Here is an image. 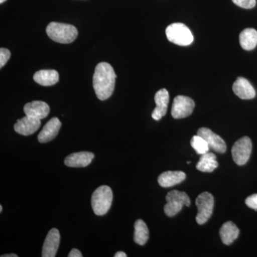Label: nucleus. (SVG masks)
Instances as JSON below:
<instances>
[{"mask_svg": "<svg viewBox=\"0 0 257 257\" xmlns=\"http://www.w3.org/2000/svg\"><path fill=\"white\" fill-rule=\"evenodd\" d=\"M194 101L188 96L179 95L174 99L172 107V116L175 119H182L192 114L194 110Z\"/></svg>", "mask_w": 257, "mask_h": 257, "instance_id": "obj_8", "label": "nucleus"}, {"mask_svg": "<svg viewBox=\"0 0 257 257\" xmlns=\"http://www.w3.org/2000/svg\"><path fill=\"white\" fill-rule=\"evenodd\" d=\"M191 145L198 155H204L209 152V146L207 142L202 137L195 135L191 140Z\"/></svg>", "mask_w": 257, "mask_h": 257, "instance_id": "obj_23", "label": "nucleus"}, {"mask_svg": "<svg viewBox=\"0 0 257 257\" xmlns=\"http://www.w3.org/2000/svg\"><path fill=\"white\" fill-rule=\"evenodd\" d=\"M221 239L225 245L231 244L237 239L239 234V229L232 221L224 223L219 231Z\"/></svg>", "mask_w": 257, "mask_h": 257, "instance_id": "obj_19", "label": "nucleus"}, {"mask_svg": "<svg viewBox=\"0 0 257 257\" xmlns=\"http://www.w3.org/2000/svg\"><path fill=\"white\" fill-rule=\"evenodd\" d=\"M167 204L164 207V210L167 216H175L182 210L184 206L189 207L191 202L189 196L184 192L177 190L171 191L166 197Z\"/></svg>", "mask_w": 257, "mask_h": 257, "instance_id": "obj_5", "label": "nucleus"}, {"mask_svg": "<svg viewBox=\"0 0 257 257\" xmlns=\"http://www.w3.org/2000/svg\"><path fill=\"white\" fill-rule=\"evenodd\" d=\"M149 239V229L145 221L138 219L135 224L134 241L139 245L143 246Z\"/></svg>", "mask_w": 257, "mask_h": 257, "instance_id": "obj_22", "label": "nucleus"}, {"mask_svg": "<svg viewBox=\"0 0 257 257\" xmlns=\"http://www.w3.org/2000/svg\"><path fill=\"white\" fill-rule=\"evenodd\" d=\"M245 203L247 207L257 210V194H253L246 198Z\"/></svg>", "mask_w": 257, "mask_h": 257, "instance_id": "obj_26", "label": "nucleus"}, {"mask_svg": "<svg viewBox=\"0 0 257 257\" xmlns=\"http://www.w3.org/2000/svg\"><path fill=\"white\" fill-rule=\"evenodd\" d=\"M196 205L198 210L197 216H196L197 224L200 225L205 224L213 213L214 205V197L209 192H202L196 199Z\"/></svg>", "mask_w": 257, "mask_h": 257, "instance_id": "obj_6", "label": "nucleus"}, {"mask_svg": "<svg viewBox=\"0 0 257 257\" xmlns=\"http://www.w3.org/2000/svg\"><path fill=\"white\" fill-rule=\"evenodd\" d=\"M69 257H82V253L80 252V251H79L77 248H73V249L72 250V251L69 252Z\"/></svg>", "mask_w": 257, "mask_h": 257, "instance_id": "obj_27", "label": "nucleus"}, {"mask_svg": "<svg viewBox=\"0 0 257 257\" xmlns=\"http://www.w3.org/2000/svg\"><path fill=\"white\" fill-rule=\"evenodd\" d=\"M41 126V120L31 116H25L18 119L15 124V131L24 136H29L36 133Z\"/></svg>", "mask_w": 257, "mask_h": 257, "instance_id": "obj_10", "label": "nucleus"}, {"mask_svg": "<svg viewBox=\"0 0 257 257\" xmlns=\"http://www.w3.org/2000/svg\"><path fill=\"white\" fill-rule=\"evenodd\" d=\"M239 43L245 50H252L257 45V31L254 29H245L239 35Z\"/></svg>", "mask_w": 257, "mask_h": 257, "instance_id": "obj_20", "label": "nucleus"}, {"mask_svg": "<svg viewBox=\"0 0 257 257\" xmlns=\"http://www.w3.org/2000/svg\"><path fill=\"white\" fill-rule=\"evenodd\" d=\"M235 5L243 9H252L256 5V0H232Z\"/></svg>", "mask_w": 257, "mask_h": 257, "instance_id": "obj_24", "label": "nucleus"}, {"mask_svg": "<svg viewBox=\"0 0 257 257\" xmlns=\"http://www.w3.org/2000/svg\"><path fill=\"white\" fill-rule=\"evenodd\" d=\"M46 32L51 40L61 44L72 43L78 35L77 29L68 24L51 23L47 27Z\"/></svg>", "mask_w": 257, "mask_h": 257, "instance_id": "obj_2", "label": "nucleus"}, {"mask_svg": "<svg viewBox=\"0 0 257 257\" xmlns=\"http://www.w3.org/2000/svg\"><path fill=\"white\" fill-rule=\"evenodd\" d=\"M24 111L27 116L41 120L48 116L50 108L45 101H33L25 104Z\"/></svg>", "mask_w": 257, "mask_h": 257, "instance_id": "obj_13", "label": "nucleus"}, {"mask_svg": "<svg viewBox=\"0 0 257 257\" xmlns=\"http://www.w3.org/2000/svg\"><path fill=\"white\" fill-rule=\"evenodd\" d=\"M197 135L202 137L209 145V148L218 153H224L226 150V143L221 137L206 127L199 128Z\"/></svg>", "mask_w": 257, "mask_h": 257, "instance_id": "obj_9", "label": "nucleus"}, {"mask_svg": "<svg viewBox=\"0 0 257 257\" xmlns=\"http://www.w3.org/2000/svg\"><path fill=\"white\" fill-rule=\"evenodd\" d=\"M156 108L154 109L152 116L154 119L159 121L165 116L168 109L170 94L166 89H162L156 93L155 96Z\"/></svg>", "mask_w": 257, "mask_h": 257, "instance_id": "obj_12", "label": "nucleus"}, {"mask_svg": "<svg viewBox=\"0 0 257 257\" xmlns=\"http://www.w3.org/2000/svg\"><path fill=\"white\" fill-rule=\"evenodd\" d=\"M113 200V193L110 187L101 186L94 191L92 196V207L97 216L106 214L109 210Z\"/></svg>", "mask_w": 257, "mask_h": 257, "instance_id": "obj_3", "label": "nucleus"}, {"mask_svg": "<svg viewBox=\"0 0 257 257\" xmlns=\"http://www.w3.org/2000/svg\"><path fill=\"white\" fill-rule=\"evenodd\" d=\"M186 175L182 171H168L161 174L158 183L162 187H172L183 182Z\"/></svg>", "mask_w": 257, "mask_h": 257, "instance_id": "obj_17", "label": "nucleus"}, {"mask_svg": "<svg viewBox=\"0 0 257 257\" xmlns=\"http://www.w3.org/2000/svg\"><path fill=\"white\" fill-rule=\"evenodd\" d=\"M10 56H11V53L9 50L5 48L0 49V67L1 68H3L7 62L9 61Z\"/></svg>", "mask_w": 257, "mask_h": 257, "instance_id": "obj_25", "label": "nucleus"}, {"mask_svg": "<svg viewBox=\"0 0 257 257\" xmlns=\"http://www.w3.org/2000/svg\"><path fill=\"white\" fill-rule=\"evenodd\" d=\"M252 144L248 137H243L234 143L231 150L233 160L237 165H244L251 156Z\"/></svg>", "mask_w": 257, "mask_h": 257, "instance_id": "obj_7", "label": "nucleus"}, {"mask_svg": "<svg viewBox=\"0 0 257 257\" xmlns=\"http://www.w3.org/2000/svg\"><path fill=\"white\" fill-rule=\"evenodd\" d=\"M3 211V206H0V212H2Z\"/></svg>", "mask_w": 257, "mask_h": 257, "instance_id": "obj_31", "label": "nucleus"}, {"mask_svg": "<svg viewBox=\"0 0 257 257\" xmlns=\"http://www.w3.org/2000/svg\"><path fill=\"white\" fill-rule=\"evenodd\" d=\"M116 78V74L110 64L101 62L96 65L93 76V87L98 99L106 100L112 95Z\"/></svg>", "mask_w": 257, "mask_h": 257, "instance_id": "obj_1", "label": "nucleus"}, {"mask_svg": "<svg viewBox=\"0 0 257 257\" xmlns=\"http://www.w3.org/2000/svg\"><path fill=\"white\" fill-rule=\"evenodd\" d=\"M59 73L53 69H43L34 74L33 79L37 84L44 87L55 85L59 82Z\"/></svg>", "mask_w": 257, "mask_h": 257, "instance_id": "obj_18", "label": "nucleus"}, {"mask_svg": "<svg viewBox=\"0 0 257 257\" xmlns=\"http://www.w3.org/2000/svg\"><path fill=\"white\" fill-rule=\"evenodd\" d=\"M126 254L123 251H118L115 253L114 257H126Z\"/></svg>", "mask_w": 257, "mask_h": 257, "instance_id": "obj_28", "label": "nucleus"}, {"mask_svg": "<svg viewBox=\"0 0 257 257\" xmlns=\"http://www.w3.org/2000/svg\"><path fill=\"white\" fill-rule=\"evenodd\" d=\"M60 243V234L58 229H52L47 235L43 247L42 257H55Z\"/></svg>", "mask_w": 257, "mask_h": 257, "instance_id": "obj_11", "label": "nucleus"}, {"mask_svg": "<svg viewBox=\"0 0 257 257\" xmlns=\"http://www.w3.org/2000/svg\"><path fill=\"white\" fill-rule=\"evenodd\" d=\"M166 35L169 41L179 46H189L194 41L192 32L182 23L169 25L166 29Z\"/></svg>", "mask_w": 257, "mask_h": 257, "instance_id": "obj_4", "label": "nucleus"}, {"mask_svg": "<svg viewBox=\"0 0 257 257\" xmlns=\"http://www.w3.org/2000/svg\"><path fill=\"white\" fill-rule=\"evenodd\" d=\"M216 159V157L214 154L207 152L202 155L196 167L200 172H212L219 166Z\"/></svg>", "mask_w": 257, "mask_h": 257, "instance_id": "obj_21", "label": "nucleus"}, {"mask_svg": "<svg viewBox=\"0 0 257 257\" xmlns=\"http://www.w3.org/2000/svg\"><path fill=\"white\" fill-rule=\"evenodd\" d=\"M94 158L92 152H76L66 157L64 164L69 167H86L90 165Z\"/></svg>", "mask_w": 257, "mask_h": 257, "instance_id": "obj_16", "label": "nucleus"}, {"mask_svg": "<svg viewBox=\"0 0 257 257\" xmlns=\"http://www.w3.org/2000/svg\"><path fill=\"white\" fill-rule=\"evenodd\" d=\"M191 163V162L190 161H188V162H187V164H188V165H189V164Z\"/></svg>", "mask_w": 257, "mask_h": 257, "instance_id": "obj_32", "label": "nucleus"}, {"mask_svg": "<svg viewBox=\"0 0 257 257\" xmlns=\"http://www.w3.org/2000/svg\"><path fill=\"white\" fill-rule=\"evenodd\" d=\"M5 1H6V0H0V3H1V4H3V3H5Z\"/></svg>", "mask_w": 257, "mask_h": 257, "instance_id": "obj_30", "label": "nucleus"}, {"mask_svg": "<svg viewBox=\"0 0 257 257\" xmlns=\"http://www.w3.org/2000/svg\"><path fill=\"white\" fill-rule=\"evenodd\" d=\"M1 257H18V255L15 253H10V254L2 255Z\"/></svg>", "mask_w": 257, "mask_h": 257, "instance_id": "obj_29", "label": "nucleus"}, {"mask_svg": "<svg viewBox=\"0 0 257 257\" xmlns=\"http://www.w3.org/2000/svg\"><path fill=\"white\" fill-rule=\"evenodd\" d=\"M62 123L57 117L52 118L45 125L38 135V140L40 143H47L52 141L57 136L60 132Z\"/></svg>", "mask_w": 257, "mask_h": 257, "instance_id": "obj_14", "label": "nucleus"}, {"mask_svg": "<svg viewBox=\"0 0 257 257\" xmlns=\"http://www.w3.org/2000/svg\"><path fill=\"white\" fill-rule=\"evenodd\" d=\"M233 91L241 99H251L256 96L254 88L247 79L238 77L233 84Z\"/></svg>", "mask_w": 257, "mask_h": 257, "instance_id": "obj_15", "label": "nucleus"}]
</instances>
